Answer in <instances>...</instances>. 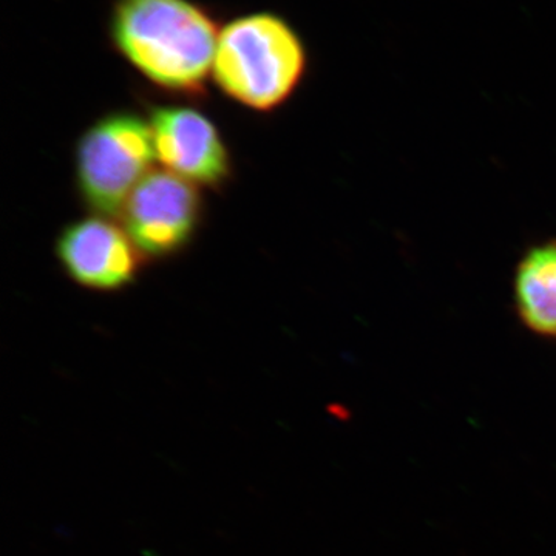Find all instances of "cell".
Instances as JSON below:
<instances>
[{
    "mask_svg": "<svg viewBox=\"0 0 556 556\" xmlns=\"http://www.w3.org/2000/svg\"><path fill=\"white\" fill-rule=\"evenodd\" d=\"M149 123L156 159L166 170L204 188L225 185L230 177L229 150L204 113L188 105H159Z\"/></svg>",
    "mask_w": 556,
    "mask_h": 556,
    "instance_id": "obj_6",
    "label": "cell"
},
{
    "mask_svg": "<svg viewBox=\"0 0 556 556\" xmlns=\"http://www.w3.org/2000/svg\"><path fill=\"white\" fill-rule=\"evenodd\" d=\"M308 51L298 30L270 11L243 14L219 30L212 79L254 112H273L298 91Z\"/></svg>",
    "mask_w": 556,
    "mask_h": 556,
    "instance_id": "obj_2",
    "label": "cell"
},
{
    "mask_svg": "<svg viewBox=\"0 0 556 556\" xmlns=\"http://www.w3.org/2000/svg\"><path fill=\"white\" fill-rule=\"evenodd\" d=\"M109 36L113 49L153 86L197 97L212 76L219 28L193 0H115Z\"/></svg>",
    "mask_w": 556,
    "mask_h": 556,
    "instance_id": "obj_1",
    "label": "cell"
},
{
    "mask_svg": "<svg viewBox=\"0 0 556 556\" xmlns=\"http://www.w3.org/2000/svg\"><path fill=\"white\" fill-rule=\"evenodd\" d=\"M56 255L75 283L105 292L134 283L144 258L127 230L101 215L65 226L56 241Z\"/></svg>",
    "mask_w": 556,
    "mask_h": 556,
    "instance_id": "obj_5",
    "label": "cell"
},
{
    "mask_svg": "<svg viewBox=\"0 0 556 556\" xmlns=\"http://www.w3.org/2000/svg\"><path fill=\"white\" fill-rule=\"evenodd\" d=\"M201 214L203 199L193 182L152 170L123 208L124 229L144 257H170L193 239Z\"/></svg>",
    "mask_w": 556,
    "mask_h": 556,
    "instance_id": "obj_4",
    "label": "cell"
},
{
    "mask_svg": "<svg viewBox=\"0 0 556 556\" xmlns=\"http://www.w3.org/2000/svg\"><path fill=\"white\" fill-rule=\"evenodd\" d=\"M515 289L519 317L527 327L556 338V241L527 252Z\"/></svg>",
    "mask_w": 556,
    "mask_h": 556,
    "instance_id": "obj_7",
    "label": "cell"
},
{
    "mask_svg": "<svg viewBox=\"0 0 556 556\" xmlns=\"http://www.w3.org/2000/svg\"><path fill=\"white\" fill-rule=\"evenodd\" d=\"M156 159L149 121L115 112L91 124L76 149V182L93 215L116 217Z\"/></svg>",
    "mask_w": 556,
    "mask_h": 556,
    "instance_id": "obj_3",
    "label": "cell"
}]
</instances>
